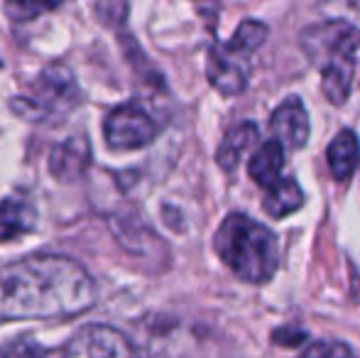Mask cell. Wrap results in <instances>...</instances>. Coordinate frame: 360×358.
<instances>
[{"label": "cell", "mask_w": 360, "mask_h": 358, "mask_svg": "<svg viewBox=\"0 0 360 358\" xmlns=\"http://www.w3.org/2000/svg\"><path fill=\"white\" fill-rule=\"evenodd\" d=\"M282 170H285V145L280 140H267L260 148L255 150V155L248 162V172L255 184L265 186H275L277 181H282Z\"/></svg>", "instance_id": "11"}, {"label": "cell", "mask_w": 360, "mask_h": 358, "mask_svg": "<svg viewBox=\"0 0 360 358\" xmlns=\"http://www.w3.org/2000/svg\"><path fill=\"white\" fill-rule=\"evenodd\" d=\"M91 165V145L86 135H76V138L64 140L62 145L52 150L49 155V170L59 181H74L76 177L86 172Z\"/></svg>", "instance_id": "9"}, {"label": "cell", "mask_w": 360, "mask_h": 358, "mask_svg": "<svg viewBox=\"0 0 360 358\" xmlns=\"http://www.w3.org/2000/svg\"><path fill=\"white\" fill-rule=\"evenodd\" d=\"M94 302L96 285L91 275L67 255H30L0 270V324L76 317Z\"/></svg>", "instance_id": "1"}, {"label": "cell", "mask_w": 360, "mask_h": 358, "mask_svg": "<svg viewBox=\"0 0 360 358\" xmlns=\"http://www.w3.org/2000/svg\"><path fill=\"white\" fill-rule=\"evenodd\" d=\"M103 135L110 150H140L150 145L157 135V123L138 101L115 106L103 123Z\"/></svg>", "instance_id": "6"}, {"label": "cell", "mask_w": 360, "mask_h": 358, "mask_svg": "<svg viewBox=\"0 0 360 358\" xmlns=\"http://www.w3.org/2000/svg\"><path fill=\"white\" fill-rule=\"evenodd\" d=\"M0 358H47V351L37 341L20 336V339H13L0 346Z\"/></svg>", "instance_id": "16"}, {"label": "cell", "mask_w": 360, "mask_h": 358, "mask_svg": "<svg viewBox=\"0 0 360 358\" xmlns=\"http://www.w3.org/2000/svg\"><path fill=\"white\" fill-rule=\"evenodd\" d=\"M299 44L321 74L323 96L333 106L346 103L358 64L360 30L346 20H323L302 30Z\"/></svg>", "instance_id": "2"}, {"label": "cell", "mask_w": 360, "mask_h": 358, "mask_svg": "<svg viewBox=\"0 0 360 358\" xmlns=\"http://www.w3.org/2000/svg\"><path fill=\"white\" fill-rule=\"evenodd\" d=\"M270 130L275 140H280L285 148L299 150L309 140V115L304 103L297 96H289L280 108H275L270 118Z\"/></svg>", "instance_id": "8"}, {"label": "cell", "mask_w": 360, "mask_h": 358, "mask_svg": "<svg viewBox=\"0 0 360 358\" xmlns=\"http://www.w3.org/2000/svg\"><path fill=\"white\" fill-rule=\"evenodd\" d=\"M64 358H135V349L123 331L105 324H91L76 331Z\"/></svg>", "instance_id": "7"}, {"label": "cell", "mask_w": 360, "mask_h": 358, "mask_svg": "<svg viewBox=\"0 0 360 358\" xmlns=\"http://www.w3.org/2000/svg\"><path fill=\"white\" fill-rule=\"evenodd\" d=\"M302 358H358L346 344L336 341H316L302 354Z\"/></svg>", "instance_id": "17"}, {"label": "cell", "mask_w": 360, "mask_h": 358, "mask_svg": "<svg viewBox=\"0 0 360 358\" xmlns=\"http://www.w3.org/2000/svg\"><path fill=\"white\" fill-rule=\"evenodd\" d=\"M326 160H328V167H331V174L338 181H346L356 172L358 162H360V143H358V135L353 130H341L336 138L331 140L326 150Z\"/></svg>", "instance_id": "12"}, {"label": "cell", "mask_w": 360, "mask_h": 358, "mask_svg": "<svg viewBox=\"0 0 360 358\" xmlns=\"http://www.w3.org/2000/svg\"><path fill=\"white\" fill-rule=\"evenodd\" d=\"M267 39V25L245 20L228 42H216L206 59L209 84L223 96H238L248 87L252 52Z\"/></svg>", "instance_id": "4"}, {"label": "cell", "mask_w": 360, "mask_h": 358, "mask_svg": "<svg viewBox=\"0 0 360 358\" xmlns=\"http://www.w3.org/2000/svg\"><path fill=\"white\" fill-rule=\"evenodd\" d=\"M216 250L221 260L240 280L262 285L280 268V243L267 226L245 214H231L216 234Z\"/></svg>", "instance_id": "3"}, {"label": "cell", "mask_w": 360, "mask_h": 358, "mask_svg": "<svg viewBox=\"0 0 360 358\" xmlns=\"http://www.w3.org/2000/svg\"><path fill=\"white\" fill-rule=\"evenodd\" d=\"M62 3L64 0H3V8L18 23H30V20L39 18V15L52 13Z\"/></svg>", "instance_id": "15"}, {"label": "cell", "mask_w": 360, "mask_h": 358, "mask_svg": "<svg viewBox=\"0 0 360 358\" xmlns=\"http://www.w3.org/2000/svg\"><path fill=\"white\" fill-rule=\"evenodd\" d=\"M304 204V191L302 186L297 184V179L285 177L282 181H277L275 186L267 189L265 196V211L275 219H282V216H289Z\"/></svg>", "instance_id": "14"}, {"label": "cell", "mask_w": 360, "mask_h": 358, "mask_svg": "<svg viewBox=\"0 0 360 358\" xmlns=\"http://www.w3.org/2000/svg\"><path fill=\"white\" fill-rule=\"evenodd\" d=\"M257 143V128L255 123H240L231 130V133L223 138L221 148H218V165H221L226 172H233L238 167V162L243 160V155Z\"/></svg>", "instance_id": "13"}, {"label": "cell", "mask_w": 360, "mask_h": 358, "mask_svg": "<svg viewBox=\"0 0 360 358\" xmlns=\"http://www.w3.org/2000/svg\"><path fill=\"white\" fill-rule=\"evenodd\" d=\"M328 3H341V5H346V8L358 10L360 13V0H328Z\"/></svg>", "instance_id": "19"}, {"label": "cell", "mask_w": 360, "mask_h": 358, "mask_svg": "<svg viewBox=\"0 0 360 358\" xmlns=\"http://www.w3.org/2000/svg\"><path fill=\"white\" fill-rule=\"evenodd\" d=\"M79 101L81 91L76 87L74 74L62 64H52L39 72L30 94L18 96L10 106L27 120H47L72 110Z\"/></svg>", "instance_id": "5"}, {"label": "cell", "mask_w": 360, "mask_h": 358, "mask_svg": "<svg viewBox=\"0 0 360 358\" xmlns=\"http://www.w3.org/2000/svg\"><path fill=\"white\" fill-rule=\"evenodd\" d=\"M272 339H275V344H282V346H299V344H304L307 334H304L302 329H297V326H282V329H277L275 334H272Z\"/></svg>", "instance_id": "18"}, {"label": "cell", "mask_w": 360, "mask_h": 358, "mask_svg": "<svg viewBox=\"0 0 360 358\" xmlns=\"http://www.w3.org/2000/svg\"><path fill=\"white\" fill-rule=\"evenodd\" d=\"M37 226V211L25 196H8L0 201V243L27 236Z\"/></svg>", "instance_id": "10"}]
</instances>
